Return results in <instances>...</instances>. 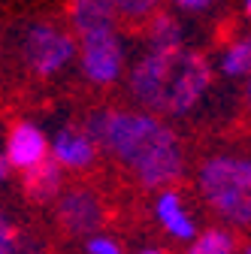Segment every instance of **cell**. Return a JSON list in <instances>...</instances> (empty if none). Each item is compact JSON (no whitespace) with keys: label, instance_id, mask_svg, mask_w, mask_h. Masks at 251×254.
<instances>
[{"label":"cell","instance_id":"6da1fadb","mask_svg":"<svg viewBox=\"0 0 251 254\" xmlns=\"http://www.w3.org/2000/svg\"><path fill=\"white\" fill-rule=\"evenodd\" d=\"M85 130L100 151H106L142 188H173L185 173V145L161 115L100 106L85 118Z\"/></svg>","mask_w":251,"mask_h":254},{"label":"cell","instance_id":"7a4b0ae2","mask_svg":"<svg viewBox=\"0 0 251 254\" xmlns=\"http://www.w3.org/2000/svg\"><path fill=\"white\" fill-rule=\"evenodd\" d=\"M212 64L206 55L191 49L173 52H145L127 70L130 100L151 115L182 118L203 103L212 88Z\"/></svg>","mask_w":251,"mask_h":254},{"label":"cell","instance_id":"3957f363","mask_svg":"<svg viewBox=\"0 0 251 254\" xmlns=\"http://www.w3.org/2000/svg\"><path fill=\"white\" fill-rule=\"evenodd\" d=\"M197 194L224 224L251 227V154H209L197 167Z\"/></svg>","mask_w":251,"mask_h":254},{"label":"cell","instance_id":"277c9868","mask_svg":"<svg viewBox=\"0 0 251 254\" xmlns=\"http://www.w3.org/2000/svg\"><path fill=\"white\" fill-rule=\"evenodd\" d=\"M76 55H79L76 37L52 21H34L21 34V61L40 79H52L58 73H64L76 61Z\"/></svg>","mask_w":251,"mask_h":254},{"label":"cell","instance_id":"5b68a950","mask_svg":"<svg viewBox=\"0 0 251 254\" xmlns=\"http://www.w3.org/2000/svg\"><path fill=\"white\" fill-rule=\"evenodd\" d=\"M79 43V70L82 76L97 85H115L124 73V43L118 37V27L115 30H97V34H85L76 40Z\"/></svg>","mask_w":251,"mask_h":254},{"label":"cell","instance_id":"8992f818","mask_svg":"<svg viewBox=\"0 0 251 254\" xmlns=\"http://www.w3.org/2000/svg\"><path fill=\"white\" fill-rule=\"evenodd\" d=\"M55 218L58 224L64 227L70 236H94L103 221H106V206L100 200V194L94 188H85V185H76V188H67L61 190L58 200H55Z\"/></svg>","mask_w":251,"mask_h":254},{"label":"cell","instance_id":"52a82bcc","mask_svg":"<svg viewBox=\"0 0 251 254\" xmlns=\"http://www.w3.org/2000/svg\"><path fill=\"white\" fill-rule=\"evenodd\" d=\"M97 142L91 139L85 124H64L49 142V157L64 170V173H85L97 164Z\"/></svg>","mask_w":251,"mask_h":254},{"label":"cell","instance_id":"ba28073f","mask_svg":"<svg viewBox=\"0 0 251 254\" xmlns=\"http://www.w3.org/2000/svg\"><path fill=\"white\" fill-rule=\"evenodd\" d=\"M6 161L12 170L24 173L30 167L43 164L49 157V136L40 124L34 121H18L9 127V136H6Z\"/></svg>","mask_w":251,"mask_h":254},{"label":"cell","instance_id":"9c48e42d","mask_svg":"<svg viewBox=\"0 0 251 254\" xmlns=\"http://www.w3.org/2000/svg\"><path fill=\"white\" fill-rule=\"evenodd\" d=\"M154 221L164 227V233H170L179 242H191L197 236V221L188 212L185 197L176 188H161L154 197Z\"/></svg>","mask_w":251,"mask_h":254},{"label":"cell","instance_id":"30bf717a","mask_svg":"<svg viewBox=\"0 0 251 254\" xmlns=\"http://www.w3.org/2000/svg\"><path fill=\"white\" fill-rule=\"evenodd\" d=\"M67 21L76 40L85 34H97V30H115L118 27L115 0H70Z\"/></svg>","mask_w":251,"mask_h":254},{"label":"cell","instance_id":"8fae6325","mask_svg":"<svg viewBox=\"0 0 251 254\" xmlns=\"http://www.w3.org/2000/svg\"><path fill=\"white\" fill-rule=\"evenodd\" d=\"M24 176V194L34 203H52L64 190V170H61L52 157H46L43 164L30 167L21 173Z\"/></svg>","mask_w":251,"mask_h":254},{"label":"cell","instance_id":"7c38bea8","mask_svg":"<svg viewBox=\"0 0 251 254\" xmlns=\"http://www.w3.org/2000/svg\"><path fill=\"white\" fill-rule=\"evenodd\" d=\"M182 21L170 12H154L145 21V40H148V52H173L182 49Z\"/></svg>","mask_w":251,"mask_h":254},{"label":"cell","instance_id":"4fadbf2b","mask_svg":"<svg viewBox=\"0 0 251 254\" xmlns=\"http://www.w3.org/2000/svg\"><path fill=\"white\" fill-rule=\"evenodd\" d=\"M218 70L227 79H245L251 73V34L248 37H236L221 49L218 58Z\"/></svg>","mask_w":251,"mask_h":254},{"label":"cell","instance_id":"5bb4252c","mask_svg":"<svg viewBox=\"0 0 251 254\" xmlns=\"http://www.w3.org/2000/svg\"><path fill=\"white\" fill-rule=\"evenodd\" d=\"M236 251V236L224 227H209L191 239L185 254H233Z\"/></svg>","mask_w":251,"mask_h":254},{"label":"cell","instance_id":"9a60e30c","mask_svg":"<svg viewBox=\"0 0 251 254\" xmlns=\"http://www.w3.org/2000/svg\"><path fill=\"white\" fill-rule=\"evenodd\" d=\"M115 12H118V21L145 27V21L154 12H161V0H115Z\"/></svg>","mask_w":251,"mask_h":254},{"label":"cell","instance_id":"2e32d148","mask_svg":"<svg viewBox=\"0 0 251 254\" xmlns=\"http://www.w3.org/2000/svg\"><path fill=\"white\" fill-rule=\"evenodd\" d=\"M18 239H21V233L15 230V224L9 221V215L0 209V254H12L15 245H18Z\"/></svg>","mask_w":251,"mask_h":254},{"label":"cell","instance_id":"e0dca14e","mask_svg":"<svg viewBox=\"0 0 251 254\" xmlns=\"http://www.w3.org/2000/svg\"><path fill=\"white\" fill-rule=\"evenodd\" d=\"M85 254H124V251H121V245H118L112 236L94 233V236H88V242H85Z\"/></svg>","mask_w":251,"mask_h":254},{"label":"cell","instance_id":"ac0fdd59","mask_svg":"<svg viewBox=\"0 0 251 254\" xmlns=\"http://www.w3.org/2000/svg\"><path fill=\"white\" fill-rule=\"evenodd\" d=\"M173 9L179 12H191V15H200V12H209L215 6V0H170Z\"/></svg>","mask_w":251,"mask_h":254},{"label":"cell","instance_id":"d6986e66","mask_svg":"<svg viewBox=\"0 0 251 254\" xmlns=\"http://www.w3.org/2000/svg\"><path fill=\"white\" fill-rule=\"evenodd\" d=\"M12 254H43V245H40L37 239H24V236H21Z\"/></svg>","mask_w":251,"mask_h":254},{"label":"cell","instance_id":"ffe728a7","mask_svg":"<svg viewBox=\"0 0 251 254\" xmlns=\"http://www.w3.org/2000/svg\"><path fill=\"white\" fill-rule=\"evenodd\" d=\"M9 173H12V167H9V161H6V154H0V182H6Z\"/></svg>","mask_w":251,"mask_h":254},{"label":"cell","instance_id":"44dd1931","mask_svg":"<svg viewBox=\"0 0 251 254\" xmlns=\"http://www.w3.org/2000/svg\"><path fill=\"white\" fill-rule=\"evenodd\" d=\"M245 106H248V115H251V73L245 76Z\"/></svg>","mask_w":251,"mask_h":254},{"label":"cell","instance_id":"7402d4cb","mask_svg":"<svg viewBox=\"0 0 251 254\" xmlns=\"http://www.w3.org/2000/svg\"><path fill=\"white\" fill-rule=\"evenodd\" d=\"M242 9H245V15L251 18V0H242Z\"/></svg>","mask_w":251,"mask_h":254},{"label":"cell","instance_id":"603a6c76","mask_svg":"<svg viewBox=\"0 0 251 254\" xmlns=\"http://www.w3.org/2000/svg\"><path fill=\"white\" fill-rule=\"evenodd\" d=\"M139 254H164V251H161V248H142Z\"/></svg>","mask_w":251,"mask_h":254},{"label":"cell","instance_id":"cb8c5ba5","mask_svg":"<svg viewBox=\"0 0 251 254\" xmlns=\"http://www.w3.org/2000/svg\"><path fill=\"white\" fill-rule=\"evenodd\" d=\"M245 254H251V242H248V245H245Z\"/></svg>","mask_w":251,"mask_h":254}]
</instances>
